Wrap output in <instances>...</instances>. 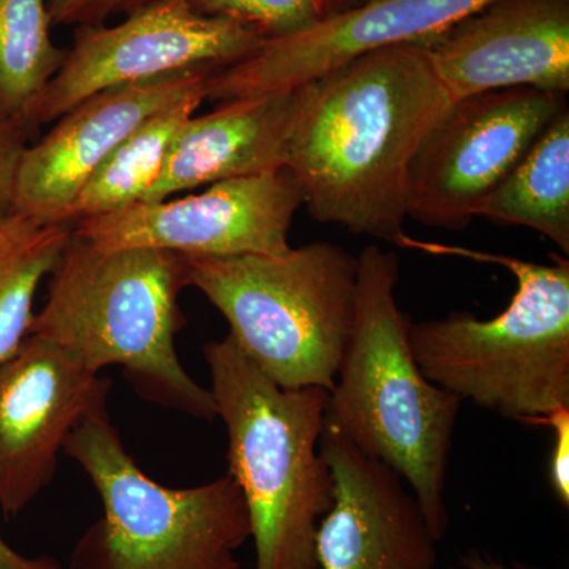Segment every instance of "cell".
Masks as SVG:
<instances>
[{"label":"cell","mask_w":569,"mask_h":569,"mask_svg":"<svg viewBox=\"0 0 569 569\" xmlns=\"http://www.w3.org/2000/svg\"><path fill=\"white\" fill-rule=\"evenodd\" d=\"M301 88L220 103L192 116L174 138L159 181L142 201L284 170Z\"/></svg>","instance_id":"cell-16"},{"label":"cell","mask_w":569,"mask_h":569,"mask_svg":"<svg viewBox=\"0 0 569 569\" xmlns=\"http://www.w3.org/2000/svg\"><path fill=\"white\" fill-rule=\"evenodd\" d=\"M320 451L335 490L318 523L317 569H437L440 541L406 481L328 419Z\"/></svg>","instance_id":"cell-14"},{"label":"cell","mask_w":569,"mask_h":569,"mask_svg":"<svg viewBox=\"0 0 569 569\" xmlns=\"http://www.w3.org/2000/svg\"><path fill=\"white\" fill-rule=\"evenodd\" d=\"M455 102L421 43L369 52L302 86L284 170L310 216L406 247L411 163Z\"/></svg>","instance_id":"cell-1"},{"label":"cell","mask_w":569,"mask_h":569,"mask_svg":"<svg viewBox=\"0 0 569 569\" xmlns=\"http://www.w3.org/2000/svg\"><path fill=\"white\" fill-rule=\"evenodd\" d=\"M477 217L530 228L569 253V111L539 134L515 170L479 206Z\"/></svg>","instance_id":"cell-17"},{"label":"cell","mask_w":569,"mask_h":569,"mask_svg":"<svg viewBox=\"0 0 569 569\" xmlns=\"http://www.w3.org/2000/svg\"><path fill=\"white\" fill-rule=\"evenodd\" d=\"M50 277L47 305L33 316L29 336L61 347L92 372L122 367L152 402L217 418L211 391L186 372L174 347L183 326L186 257L99 249L73 233Z\"/></svg>","instance_id":"cell-3"},{"label":"cell","mask_w":569,"mask_h":569,"mask_svg":"<svg viewBox=\"0 0 569 569\" xmlns=\"http://www.w3.org/2000/svg\"><path fill=\"white\" fill-rule=\"evenodd\" d=\"M421 44L452 100L569 91V0H492Z\"/></svg>","instance_id":"cell-15"},{"label":"cell","mask_w":569,"mask_h":569,"mask_svg":"<svg viewBox=\"0 0 569 569\" xmlns=\"http://www.w3.org/2000/svg\"><path fill=\"white\" fill-rule=\"evenodd\" d=\"M565 108L561 93L531 88L456 100L411 163L408 217L427 227L466 230Z\"/></svg>","instance_id":"cell-9"},{"label":"cell","mask_w":569,"mask_h":569,"mask_svg":"<svg viewBox=\"0 0 569 569\" xmlns=\"http://www.w3.org/2000/svg\"><path fill=\"white\" fill-rule=\"evenodd\" d=\"M212 71L190 70L119 86L82 100L22 151L10 212L70 223L78 194L127 137L157 112L206 88Z\"/></svg>","instance_id":"cell-13"},{"label":"cell","mask_w":569,"mask_h":569,"mask_svg":"<svg viewBox=\"0 0 569 569\" xmlns=\"http://www.w3.org/2000/svg\"><path fill=\"white\" fill-rule=\"evenodd\" d=\"M358 258L355 323L326 419L406 481L438 541L449 527L447 471L462 400L422 373L396 299L399 258L367 246Z\"/></svg>","instance_id":"cell-2"},{"label":"cell","mask_w":569,"mask_h":569,"mask_svg":"<svg viewBox=\"0 0 569 569\" xmlns=\"http://www.w3.org/2000/svg\"><path fill=\"white\" fill-rule=\"evenodd\" d=\"M553 433L549 458V482L557 500L569 507V407L559 408L542 419Z\"/></svg>","instance_id":"cell-22"},{"label":"cell","mask_w":569,"mask_h":569,"mask_svg":"<svg viewBox=\"0 0 569 569\" xmlns=\"http://www.w3.org/2000/svg\"><path fill=\"white\" fill-rule=\"evenodd\" d=\"M0 569H63L58 560L50 556L26 557L10 548L0 537Z\"/></svg>","instance_id":"cell-26"},{"label":"cell","mask_w":569,"mask_h":569,"mask_svg":"<svg viewBox=\"0 0 569 569\" xmlns=\"http://www.w3.org/2000/svg\"><path fill=\"white\" fill-rule=\"evenodd\" d=\"M63 452L103 505L102 518L74 546L69 569H241L236 552L252 527L230 475L197 488H164L134 463L108 413L78 426Z\"/></svg>","instance_id":"cell-7"},{"label":"cell","mask_w":569,"mask_h":569,"mask_svg":"<svg viewBox=\"0 0 569 569\" xmlns=\"http://www.w3.org/2000/svg\"><path fill=\"white\" fill-rule=\"evenodd\" d=\"M51 26L48 0H0V119L29 133V116L67 54Z\"/></svg>","instance_id":"cell-20"},{"label":"cell","mask_w":569,"mask_h":569,"mask_svg":"<svg viewBox=\"0 0 569 569\" xmlns=\"http://www.w3.org/2000/svg\"><path fill=\"white\" fill-rule=\"evenodd\" d=\"M365 2H367V0H325L326 17L331 13H337V11L353 9V7L361 6V3Z\"/></svg>","instance_id":"cell-28"},{"label":"cell","mask_w":569,"mask_h":569,"mask_svg":"<svg viewBox=\"0 0 569 569\" xmlns=\"http://www.w3.org/2000/svg\"><path fill=\"white\" fill-rule=\"evenodd\" d=\"M451 569H548L519 560H505L493 556L489 550L470 548L463 550L452 563Z\"/></svg>","instance_id":"cell-25"},{"label":"cell","mask_w":569,"mask_h":569,"mask_svg":"<svg viewBox=\"0 0 569 569\" xmlns=\"http://www.w3.org/2000/svg\"><path fill=\"white\" fill-rule=\"evenodd\" d=\"M190 3L204 17L241 22L264 40L293 36L326 17L325 0H190Z\"/></svg>","instance_id":"cell-21"},{"label":"cell","mask_w":569,"mask_h":569,"mask_svg":"<svg viewBox=\"0 0 569 569\" xmlns=\"http://www.w3.org/2000/svg\"><path fill=\"white\" fill-rule=\"evenodd\" d=\"M263 41L241 22L198 13L190 0H153L112 28L82 26L61 69L37 100L29 130L58 121L82 100L108 89L233 66Z\"/></svg>","instance_id":"cell-8"},{"label":"cell","mask_w":569,"mask_h":569,"mask_svg":"<svg viewBox=\"0 0 569 569\" xmlns=\"http://www.w3.org/2000/svg\"><path fill=\"white\" fill-rule=\"evenodd\" d=\"M110 388L108 378L37 336L0 362V509L7 518L50 485L73 430L107 413Z\"/></svg>","instance_id":"cell-11"},{"label":"cell","mask_w":569,"mask_h":569,"mask_svg":"<svg viewBox=\"0 0 569 569\" xmlns=\"http://www.w3.org/2000/svg\"><path fill=\"white\" fill-rule=\"evenodd\" d=\"M197 288L230 336L284 389L335 387L355 323L358 258L331 242L277 254L187 258Z\"/></svg>","instance_id":"cell-6"},{"label":"cell","mask_w":569,"mask_h":569,"mask_svg":"<svg viewBox=\"0 0 569 569\" xmlns=\"http://www.w3.org/2000/svg\"><path fill=\"white\" fill-rule=\"evenodd\" d=\"M206 100V88L157 112L112 151L78 194L70 223L96 219L141 203L159 181L183 123Z\"/></svg>","instance_id":"cell-18"},{"label":"cell","mask_w":569,"mask_h":569,"mask_svg":"<svg viewBox=\"0 0 569 569\" xmlns=\"http://www.w3.org/2000/svg\"><path fill=\"white\" fill-rule=\"evenodd\" d=\"M408 249L503 266L516 293L503 312L479 320L452 312L408 326L422 373L438 388L498 417L541 422L569 407V261L538 264L410 238Z\"/></svg>","instance_id":"cell-5"},{"label":"cell","mask_w":569,"mask_h":569,"mask_svg":"<svg viewBox=\"0 0 569 569\" xmlns=\"http://www.w3.org/2000/svg\"><path fill=\"white\" fill-rule=\"evenodd\" d=\"M492 0H367L305 31L264 40L244 61L206 80V100L227 103L291 91L337 67L396 44L425 43Z\"/></svg>","instance_id":"cell-12"},{"label":"cell","mask_w":569,"mask_h":569,"mask_svg":"<svg viewBox=\"0 0 569 569\" xmlns=\"http://www.w3.org/2000/svg\"><path fill=\"white\" fill-rule=\"evenodd\" d=\"M149 2H153V0H104L102 20L112 13H130Z\"/></svg>","instance_id":"cell-27"},{"label":"cell","mask_w":569,"mask_h":569,"mask_svg":"<svg viewBox=\"0 0 569 569\" xmlns=\"http://www.w3.org/2000/svg\"><path fill=\"white\" fill-rule=\"evenodd\" d=\"M31 133L18 123L0 119V217L11 209L14 171Z\"/></svg>","instance_id":"cell-23"},{"label":"cell","mask_w":569,"mask_h":569,"mask_svg":"<svg viewBox=\"0 0 569 569\" xmlns=\"http://www.w3.org/2000/svg\"><path fill=\"white\" fill-rule=\"evenodd\" d=\"M104 0H48L54 26L93 24L102 20Z\"/></svg>","instance_id":"cell-24"},{"label":"cell","mask_w":569,"mask_h":569,"mask_svg":"<svg viewBox=\"0 0 569 569\" xmlns=\"http://www.w3.org/2000/svg\"><path fill=\"white\" fill-rule=\"evenodd\" d=\"M204 358L227 427V475L249 511L254 569H317L318 523L335 490L320 451L329 391L280 388L230 336L209 342Z\"/></svg>","instance_id":"cell-4"},{"label":"cell","mask_w":569,"mask_h":569,"mask_svg":"<svg viewBox=\"0 0 569 569\" xmlns=\"http://www.w3.org/2000/svg\"><path fill=\"white\" fill-rule=\"evenodd\" d=\"M305 194L287 170L211 183L200 193L141 201L81 220L73 233L104 250L159 249L187 258L277 254Z\"/></svg>","instance_id":"cell-10"},{"label":"cell","mask_w":569,"mask_h":569,"mask_svg":"<svg viewBox=\"0 0 569 569\" xmlns=\"http://www.w3.org/2000/svg\"><path fill=\"white\" fill-rule=\"evenodd\" d=\"M73 224L41 223L9 212L0 217V362L11 358L33 320V299L69 246Z\"/></svg>","instance_id":"cell-19"}]
</instances>
